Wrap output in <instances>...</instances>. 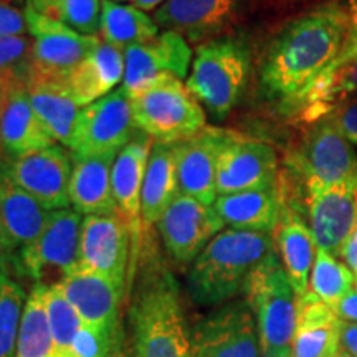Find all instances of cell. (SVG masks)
Returning a JSON list of instances; mask_svg holds the SVG:
<instances>
[{
  "mask_svg": "<svg viewBox=\"0 0 357 357\" xmlns=\"http://www.w3.org/2000/svg\"><path fill=\"white\" fill-rule=\"evenodd\" d=\"M346 33L347 10L341 0H326L291 17L263 53V95L291 111L311 83L336 60Z\"/></svg>",
  "mask_w": 357,
  "mask_h": 357,
  "instance_id": "obj_1",
  "label": "cell"
},
{
  "mask_svg": "<svg viewBox=\"0 0 357 357\" xmlns=\"http://www.w3.org/2000/svg\"><path fill=\"white\" fill-rule=\"evenodd\" d=\"M129 344L134 357H190L181 288L144 234L141 252L128 275Z\"/></svg>",
  "mask_w": 357,
  "mask_h": 357,
  "instance_id": "obj_2",
  "label": "cell"
},
{
  "mask_svg": "<svg viewBox=\"0 0 357 357\" xmlns=\"http://www.w3.org/2000/svg\"><path fill=\"white\" fill-rule=\"evenodd\" d=\"M273 248L271 234L223 229L190 263L185 281L192 303L217 307L235 300Z\"/></svg>",
  "mask_w": 357,
  "mask_h": 357,
  "instance_id": "obj_3",
  "label": "cell"
},
{
  "mask_svg": "<svg viewBox=\"0 0 357 357\" xmlns=\"http://www.w3.org/2000/svg\"><path fill=\"white\" fill-rule=\"evenodd\" d=\"M252 68L247 42L235 35L208 40L195 48L185 86L213 119H225L242 98Z\"/></svg>",
  "mask_w": 357,
  "mask_h": 357,
  "instance_id": "obj_4",
  "label": "cell"
},
{
  "mask_svg": "<svg viewBox=\"0 0 357 357\" xmlns=\"http://www.w3.org/2000/svg\"><path fill=\"white\" fill-rule=\"evenodd\" d=\"M243 300L255 319L261 357H291L296 294L275 248L248 276Z\"/></svg>",
  "mask_w": 357,
  "mask_h": 357,
  "instance_id": "obj_5",
  "label": "cell"
},
{
  "mask_svg": "<svg viewBox=\"0 0 357 357\" xmlns=\"http://www.w3.org/2000/svg\"><path fill=\"white\" fill-rule=\"evenodd\" d=\"M132 124L136 131L154 142L177 144L205 128V109L182 83L171 75L147 83L131 96Z\"/></svg>",
  "mask_w": 357,
  "mask_h": 357,
  "instance_id": "obj_6",
  "label": "cell"
},
{
  "mask_svg": "<svg viewBox=\"0 0 357 357\" xmlns=\"http://www.w3.org/2000/svg\"><path fill=\"white\" fill-rule=\"evenodd\" d=\"M82 222V213L75 208L52 211L37 242L19 252L17 266L35 283L60 284L78 268Z\"/></svg>",
  "mask_w": 357,
  "mask_h": 357,
  "instance_id": "obj_7",
  "label": "cell"
},
{
  "mask_svg": "<svg viewBox=\"0 0 357 357\" xmlns=\"http://www.w3.org/2000/svg\"><path fill=\"white\" fill-rule=\"evenodd\" d=\"M29 35L33 40L30 82L65 83L70 73L101 43L100 37L78 33L60 22L25 7Z\"/></svg>",
  "mask_w": 357,
  "mask_h": 357,
  "instance_id": "obj_8",
  "label": "cell"
},
{
  "mask_svg": "<svg viewBox=\"0 0 357 357\" xmlns=\"http://www.w3.org/2000/svg\"><path fill=\"white\" fill-rule=\"evenodd\" d=\"M190 357H261L247 301L223 303L192 326Z\"/></svg>",
  "mask_w": 357,
  "mask_h": 357,
  "instance_id": "obj_9",
  "label": "cell"
},
{
  "mask_svg": "<svg viewBox=\"0 0 357 357\" xmlns=\"http://www.w3.org/2000/svg\"><path fill=\"white\" fill-rule=\"evenodd\" d=\"M131 96L121 88L84 106L75 124L68 146L73 155L119 153L134 134Z\"/></svg>",
  "mask_w": 357,
  "mask_h": 357,
  "instance_id": "obj_10",
  "label": "cell"
},
{
  "mask_svg": "<svg viewBox=\"0 0 357 357\" xmlns=\"http://www.w3.org/2000/svg\"><path fill=\"white\" fill-rule=\"evenodd\" d=\"M307 128L293 162L303 181L312 178L329 185L357 182L354 146L341 132L334 116H326Z\"/></svg>",
  "mask_w": 357,
  "mask_h": 357,
  "instance_id": "obj_11",
  "label": "cell"
},
{
  "mask_svg": "<svg viewBox=\"0 0 357 357\" xmlns=\"http://www.w3.org/2000/svg\"><path fill=\"white\" fill-rule=\"evenodd\" d=\"M278 181V158L268 142L230 131L217 160V195L266 189Z\"/></svg>",
  "mask_w": 357,
  "mask_h": 357,
  "instance_id": "obj_12",
  "label": "cell"
},
{
  "mask_svg": "<svg viewBox=\"0 0 357 357\" xmlns=\"http://www.w3.org/2000/svg\"><path fill=\"white\" fill-rule=\"evenodd\" d=\"M305 182V205L307 225L318 248L339 258V250L357 227V182L321 184Z\"/></svg>",
  "mask_w": 357,
  "mask_h": 357,
  "instance_id": "obj_13",
  "label": "cell"
},
{
  "mask_svg": "<svg viewBox=\"0 0 357 357\" xmlns=\"http://www.w3.org/2000/svg\"><path fill=\"white\" fill-rule=\"evenodd\" d=\"M225 229L212 205L178 192L158 222L164 248L174 261L189 265Z\"/></svg>",
  "mask_w": 357,
  "mask_h": 357,
  "instance_id": "obj_14",
  "label": "cell"
},
{
  "mask_svg": "<svg viewBox=\"0 0 357 357\" xmlns=\"http://www.w3.org/2000/svg\"><path fill=\"white\" fill-rule=\"evenodd\" d=\"M243 13V0H164L154 10L159 29L171 30L190 45L229 35Z\"/></svg>",
  "mask_w": 357,
  "mask_h": 357,
  "instance_id": "obj_15",
  "label": "cell"
},
{
  "mask_svg": "<svg viewBox=\"0 0 357 357\" xmlns=\"http://www.w3.org/2000/svg\"><path fill=\"white\" fill-rule=\"evenodd\" d=\"M17 185L33 195L47 211L70 207V181L73 154L63 146L52 144L19 155L7 166Z\"/></svg>",
  "mask_w": 357,
  "mask_h": 357,
  "instance_id": "obj_16",
  "label": "cell"
},
{
  "mask_svg": "<svg viewBox=\"0 0 357 357\" xmlns=\"http://www.w3.org/2000/svg\"><path fill=\"white\" fill-rule=\"evenodd\" d=\"M131 261V235L118 212L84 215L79 235L78 268L95 271L126 287Z\"/></svg>",
  "mask_w": 357,
  "mask_h": 357,
  "instance_id": "obj_17",
  "label": "cell"
},
{
  "mask_svg": "<svg viewBox=\"0 0 357 357\" xmlns=\"http://www.w3.org/2000/svg\"><path fill=\"white\" fill-rule=\"evenodd\" d=\"M153 144L154 141L149 136L142 132L137 134L119 151L113 164L111 185H113L116 211L126 222L131 235V261H129L128 275L131 273L134 263L139 257L142 238H144L141 220V189Z\"/></svg>",
  "mask_w": 357,
  "mask_h": 357,
  "instance_id": "obj_18",
  "label": "cell"
},
{
  "mask_svg": "<svg viewBox=\"0 0 357 357\" xmlns=\"http://www.w3.org/2000/svg\"><path fill=\"white\" fill-rule=\"evenodd\" d=\"M192 60L190 43L176 32L162 30L151 42L124 50L123 88L132 96L159 77L185 78Z\"/></svg>",
  "mask_w": 357,
  "mask_h": 357,
  "instance_id": "obj_19",
  "label": "cell"
},
{
  "mask_svg": "<svg viewBox=\"0 0 357 357\" xmlns=\"http://www.w3.org/2000/svg\"><path fill=\"white\" fill-rule=\"evenodd\" d=\"M227 129L205 126L190 139L174 144L178 192L197 199L205 205L217 200V160L223 142L229 137Z\"/></svg>",
  "mask_w": 357,
  "mask_h": 357,
  "instance_id": "obj_20",
  "label": "cell"
},
{
  "mask_svg": "<svg viewBox=\"0 0 357 357\" xmlns=\"http://www.w3.org/2000/svg\"><path fill=\"white\" fill-rule=\"evenodd\" d=\"M280 187V184H278ZM283 207L278 225L273 231V243L276 253L287 271L289 283L296 298L305 296L310 289V275L314 263L318 245L307 222L303 220L301 213L294 207V202L280 187Z\"/></svg>",
  "mask_w": 357,
  "mask_h": 357,
  "instance_id": "obj_21",
  "label": "cell"
},
{
  "mask_svg": "<svg viewBox=\"0 0 357 357\" xmlns=\"http://www.w3.org/2000/svg\"><path fill=\"white\" fill-rule=\"evenodd\" d=\"M83 323L114 329L121 324V305L126 287L95 271L77 268L60 284Z\"/></svg>",
  "mask_w": 357,
  "mask_h": 357,
  "instance_id": "obj_22",
  "label": "cell"
},
{
  "mask_svg": "<svg viewBox=\"0 0 357 357\" xmlns=\"http://www.w3.org/2000/svg\"><path fill=\"white\" fill-rule=\"evenodd\" d=\"M2 95L0 147L13 159L55 144L30 105L26 86H13Z\"/></svg>",
  "mask_w": 357,
  "mask_h": 357,
  "instance_id": "obj_23",
  "label": "cell"
},
{
  "mask_svg": "<svg viewBox=\"0 0 357 357\" xmlns=\"http://www.w3.org/2000/svg\"><path fill=\"white\" fill-rule=\"evenodd\" d=\"M116 158L118 153L73 155L70 204L82 215H109L118 212L111 185Z\"/></svg>",
  "mask_w": 357,
  "mask_h": 357,
  "instance_id": "obj_24",
  "label": "cell"
},
{
  "mask_svg": "<svg viewBox=\"0 0 357 357\" xmlns=\"http://www.w3.org/2000/svg\"><path fill=\"white\" fill-rule=\"evenodd\" d=\"M341 318L307 291L296 298V324L291 341V357H329L339 349Z\"/></svg>",
  "mask_w": 357,
  "mask_h": 357,
  "instance_id": "obj_25",
  "label": "cell"
},
{
  "mask_svg": "<svg viewBox=\"0 0 357 357\" xmlns=\"http://www.w3.org/2000/svg\"><path fill=\"white\" fill-rule=\"evenodd\" d=\"M212 207L229 229L273 234L281 217L283 199L276 181L273 187L266 189L218 195Z\"/></svg>",
  "mask_w": 357,
  "mask_h": 357,
  "instance_id": "obj_26",
  "label": "cell"
},
{
  "mask_svg": "<svg viewBox=\"0 0 357 357\" xmlns=\"http://www.w3.org/2000/svg\"><path fill=\"white\" fill-rule=\"evenodd\" d=\"M357 95V58L331 63L303 93L289 114L294 121L310 126L333 113L342 102Z\"/></svg>",
  "mask_w": 357,
  "mask_h": 357,
  "instance_id": "obj_27",
  "label": "cell"
},
{
  "mask_svg": "<svg viewBox=\"0 0 357 357\" xmlns=\"http://www.w3.org/2000/svg\"><path fill=\"white\" fill-rule=\"evenodd\" d=\"M0 218L15 245L17 255L37 242L50 218V211L15 184L7 166L0 169Z\"/></svg>",
  "mask_w": 357,
  "mask_h": 357,
  "instance_id": "obj_28",
  "label": "cell"
},
{
  "mask_svg": "<svg viewBox=\"0 0 357 357\" xmlns=\"http://www.w3.org/2000/svg\"><path fill=\"white\" fill-rule=\"evenodd\" d=\"M124 78V52L101 42L65 79V88L79 108L91 105L111 91Z\"/></svg>",
  "mask_w": 357,
  "mask_h": 357,
  "instance_id": "obj_29",
  "label": "cell"
},
{
  "mask_svg": "<svg viewBox=\"0 0 357 357\" xmlns=\"http://www.w3.org/2000/svg\"><path fill=\"white\" fill-rule=\"evenodd\" d=\"M178 195L174 144L154 142L147 160L141 189V220L144 234H149L159 218Z\"/></svg>",
  "mask_w": 357,
  "mask_h": 357,
  "instance_id": "obj_30",
  "label": "cell"
},
{
  "mask_svg": "<svg viewBox=\"0 0 357 357\" xmlns=\"http://www.w3.org/2000/svg\"><path fill=\"white\" fill-rule=\"evenodd\" d=\"M26 93L35 114L52 139L68 147L82 108L66 91L65 83L30 82Z\"/></svg>",
  "mask_w": 357,
  "mask_h": 357,
  "instance_id": "obj_31",
  "label": "cell"
},
{
  "mask_svg": "<svg viewBox=\"0 0 357 357\" xmlns=\"http://www.w3.org/2000/svg\"><path fill=\"white\" fill-rule=\"evenodd\" d=\"M160 29L153 17L147 15L132 3H121L114 0H102L101 42L128 50L134 45H141L158 37Z\"/></svg>",
  "mask_w": 357,
  "mask_h": 357,
  "instance_id": "obj_32",
  "label": "cell"
},
{
  "mask_svg": "<svg viewBox=\"0 0 357 357\" xmlns=\"http://www.w3.org/2000/svg\"><path fill=\"white\" fill-rule=\"evenodd\" d=\"M45 294L47 287L35 283L26 296L15 357H55V342L48 324Z\"/></svg>",
  "mask_w": 357,
  "mask_h": 357,
  "instance_id": "obj_33",
  "label": "cell"
},
{
  "mask_svg": "<svg viewBox=\"0 0 357 357\" xmlns=\"http://www.w3.org/2000/svg\"><path fill=\"white\" fill-rule=\"evenodd\" d=\"M25 7L82 35H100L102 0H25Z\"/></svg>",
  "mask_w": 357,
  "mask_h": 357,
  "instance_id": "obj_34",
  "label": "cell"
},
{
  "mask_svg": "<svg viewBox=\"0 0 357 357\" xmlns=\"http://www.w3.org/2000/svg\"><path fill=\"white\" fill-rule=\"evenodd\" d=\"M354 284L356 276L352 275L346 263L326 250L318 248L314 263H312L307 291L316 294L321 301L336 312L337 305Z\"/></svg>",
  "mask_w": 357,
  "mask_h": 357,
  "instance_id": "obj_35",
  "label": "cell"
},
{
  "mask_svg": "<svg viewBox=\"0 0 357 357\" xmlns=\"http://www.w3.org/2000/svg\"><path fill=\"white\" fill-rule=\"evenodd\" d=\"M25 291L8 273H0V357H15L25 307Z\"/></svg>",
  "mask_w": 357,
  "mask_h": 357,
  "instance_id": "obj_36",
  "label": "cell"
},
{
  "mask_svg": "<svg viewBox=\"0 0 357 357\" xmlns=\"http://www.w3.org/2000/svg\"><path fill=\"white\" fill-rule=\"evenodd\" d=\"M33 40L26 35H0V93L26 86L32 73Z\"/></svg>",
  "mask_w": 357,
  "mask_h": 357,
  "instance_id": "obj_37",
  "label": "cell"
},
{
  "mask_svg": "<svg viewBox=\"0 0 357 357\" xmlns=\"http://www.w3.org/2000/svg\"><path fill=\"white\" fill-rule=\"evenodd\" d=\"M45 305H47L48 324L53 342H55V357H70L71 342L75 334L82 328L83 319L75 310L73 305L66 300L60 287H47L45 294Z\"/></svg>",
  "mask_w": 357,
  "mask_h": 357,
  "instance_id": "obj_38",
  "label": "cell"
},
{
  "mask_svg": "<svg viewBox=\"0 0 357 357\" xmlns=\"http://www.w3.org/2000/svg\"><path fill=\"white\" fill-rule=\"evenodd\" d=\"M118 328L109 329L83 323L71 342L70 357H109Z\"/></svg>",
  "mask_w": 357,
  "mask_h": 357,
  "instance_id": "obj_39",
  "label": "cell"
},
{
  "mask_svg": "<svg viewBox=\"0 0 357 357\" xmlns=\"http://www.w3.org/2000/svg\"><path fill=\"white\" fill-rule=\"evenodd\" d=\"M347 10V33L344 45L333 63H344V61L357 58V0H346Z\"/></svg>",
  "mask_w": 357,
  "mask_h": 357,
  "instance_id": "obj_40",
  "label": "cell"
},
{
  "mask_svg": "<svg viewBox=\"0 0 357 357\" xmlns=\"http://www.w3.org/2000/svg\"><path fill=\"white\" fill-rule=\"evenodd\" d=\"M339 129L352 146H357V98L342 102L331 113Z\"/></svg>",
  "mask_w": 357,
  "mask_h": 357,
  "instance_id": "obj_41",
  "label": "cell"
},
{
  "mask_svg": "<svg viewBox=\"0 0 357 357\" xmlns=\"http://www.w3.org/2000/svg\"><path fill=\"white\" fill-rule=\"evenodd\" d=\"M25 12L0 0V35H26Z\"/></svg>",
  "mask_w": 357,
  "mask_h": 357,
  "instance_id": "obj_42",
  "label": "cell"
},
{
  "mask_svg": "<svg viewBox=\"0 0 357 357\" xmlns=\"http://www.w3.org/2000/svg\"><path fill=\"white\" fill-rule=\"evenodd\" d=\"M15 263L17 265V248L13 245L10 235L0 218V273H7L8 266Z\"/></svg>",
  "mask_w": 357,
  "mask_h": 357,
  "instance_id": "obj_43",
  "label": "cell"
},
{
  "mask_svg": "<svg viewBox=\"0 0 357 357\" xmlns=\"http://www.w3.org/2000/svg\"><path fill=\"white\" fill-rule=\"evenodd\" d=\"M339 258L346 263L357 281V227L351 231V235L347 236L346 242L342 243L341 250H339Z\"/></svg>",
  "mask_w": 357,
  "mask_h": 357,
  "instance_id": "obj_44",
  "label": "cell"
},
{
  "mask_svg": "<svg viewBox=\"0 0 357 357\" xmlns=\"http://www.w3.org/2000/svg\"><path fill=\"white\" fill-rule=\"evenodd\" d=\"M339 347L344 349L351 357H357V323L342 321L341 334H339Z\"/></svg>",
  "mask_w": 357,
  "mask_h": 357,
  "instance_id": "obj_45",
  "label": "cell"
},
{
  "mask_svg": "<svg viewBox=\"0 0 357 357\" xmlns=\"http://www.w3.org/2000/svg\"><path fill=\"white\" fill-rule=\"evenodd\" d=\"M336 314L342 321L357 323V283L352 287L349 293L342 298L336 307Z\"/></svg>",
  "mask_w": 357,
  "mask_h": 357,
  "instance_id": "obj_46",
  "label": "cell"
},
{
  "mask_svg": "<svg viewBox=\"0 0 357 357\" xmlns=\"http://www.w3.org/2000/svg\"><path fill=\"white\" fill-rule=\"evenodd\" d=\"M109 357H134L132 351H131V344H129L128 333H126V329H124L123 323L118 328V333H116L113 349H111Z\"/></svg>",
  "mask_w": 357,
  "mask_h": 357,
  "instance_id": "obj_47",
  "label": "cell"
},
{
  "mask_svg": "<svg viewBox=\"0 0 357 357\" xmlns=\"http://www.w3.org/2000/svg\"><path fill=\"white\" fill-rule=\"evenodd\" d=\"M164 0H131L134 7L141 8L142 12H154Z\"/></svg>",
  "mask_w": 357,
  "mask_h": 357,
  "instance_id": "obj_48",
  "label": "cell"
},
{
  "mask_svg": "<svg viewBox=\"0 0 357 357\" xmlns=\"http://www.w3.org/2000/svg\"><path fill=\"white\" fill-rule=\"evenodd\" d=\"M329 357H351L349 354H347V352L344 351V349H341V347H339V349L334 352L333 356H329Z\"/></svg>",
  "mask_w": 357,
  "mask_h": 357,
  "instance_id": "obj_49",
  "label": "cell"
},
{
  "mask_svg": "<svg viewBox=\"0 0 357 357\" xmlns=\"http://www.w3.org/2000/svg\"><path fill=\"white\" fill-rule=\"evenodd\" d=\"M2 2L10 3V6H13V7H20L22 3H25V0H2Z\"/></svg>",
  "mask_w": 357,
  "mask_h": 357,
  "instance_id": "obj_50",
  "label": "cell"
},
{
  "mask_svg": "<svg viewBox=\"0 0 357 357\" xmlns=\"http://www.w3.org/2000/svg\"><path fill=\"white\" fill-rule=\"evenodd\" d=\"M114 2H128V0H114ZM131 2V0H129Z\"/></svg>",
  "mask_w": 357,
  "mask_h": 357,
  "instance_id": "obj_51",
  "label": "cell"
},
{
  "mask_svg": "<svg viewBox=\"0 0 357 357\" xmlns=\"http://www.w3.org/2000/svg\"><path fill=\"white\" fill-rule=\"evenodd\" d=\"M2 166H3V162H2V159H0V169H2Z\"/></svg>",
  "mask_w": 357,
  "mask_h": 357,
  "instance_id": "obj_52",
  "label": "cell"
},
{
  "mask_svg": "<svg viewBox=\"0 0 357 357\" xmlns=\"http://www.w3.org/2000/svg\"><path fill=\"white\" fill-rule=\"evenodd\" d=\"M0 105H2V95H0Z\"/></svg>",
  "mask_w": 357,
  "mask_h": 357,
  "instance_id": "obj_53",
  "label": "cell"
},
{
  "mask_svg": "<svg viewBox=\"0 0 357 357\" xmlns=\"http://www.w3.org/2000/svg\"><path fill=\"white\" fill-rule=\"evenodd\" d=\"M356 283H357V281H356Z\"/></svg>",
  "mask_w": 357,
  "mask_h": 357,
  "instance_id": "obj_54",
  "label": "cell"
}]
</instances>
